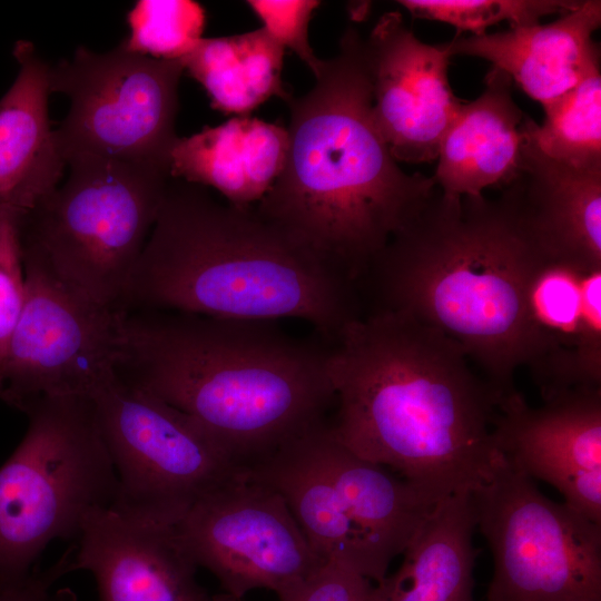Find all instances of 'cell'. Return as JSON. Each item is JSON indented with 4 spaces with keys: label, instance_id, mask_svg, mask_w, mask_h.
<instances>
[{
    "label": "cell",
    "instance_id": "f546056e",
    "mask_svg": "<svg viewBox=\"0 0 601 601\" xmlns=\"http://www.w3.org/2000/svg\"><path fill=\"white\" fill-rule=\"evenodd\" d=\"M72 548L43 571L31 573L21 583L0 590V601H71L67 590L55 588L61 577L72 571Z\"/></svg>",
    "mask_w": 601,
    "mask_h": 601
},
{
    "label": "cell",
    "instance_id": "e0dca14e",
    "mask_svg": "<svg viewBox=\"0 0 601 601\" xmlns=\"http://www.w3.org/2000/svg\"><path fill=\"white\" fill-rule=\"evenodd\" d=\"M321 470L319 491L326 510L348 528L373 568L376 582L387 577L435 505L386 467L368 462L347 447L322 422L309 432Z\"/></svg>",
    "mask_w": 601,
    "mask_h": 601
},
{
    "label": "cell",
    "instance_id": "6da1fadb",
    "mask_svg": "<svg viewBox=\"0 0 601 601\" xmlns=\"http://www.w3.org/2000/svg\"><path fill=\"white\" fill-rule=\"evenodd\" d=\"M470 364L456 343L408 315L355 318L332 345L334 436L431 505L472 493L499 456L492 433L504 395Z\"/></svg>",
    "mask_w": 601,
    "mask_h": 601
},
{
    "label": "cell",
    "instance_id": "2e32d148",
    "mask_svg": "<svg viewBox=\"0 0 601 601\" xmlns=\"http://www.w3.org/2000/svg\"><path fill=\"white\" fill-rule=\"evenodd\" d=\"M77 538L72 571L93 575L99 601L210 600L173 526L105 506L87 515Z\"/></svg>",
    "mask_w": 601,
    "mask_h": 601
},
{
    "label": "cell",
    "instance_id": "4316f807",
    "mask_svg": "<svg viewBox=\"0 0 601 601\" xmlns=\"http://www.w3.org/2000/svg\"><path fill=\"white\" fill-rule=\"evenodd\" d=\"M414 18L435 20L471 31L486 33L491 26L503 21L511 27L540 23L541 18L573 10L577 0H400Z\"/></svg>",
    "mask_w": 601,
    "mask_h": 601
},
{
    "label": "cell",
    "instance_id": "4fadbf2b",
    "mask_svg": "<svg viewBox=\"0 0 601 601\" xmlns=\"http://www.w3.org/2000/svg\"><path fill=\"white\" fill-rule=\"evenodd\" d=\"M374 125L394 159H437L441 140L463 102L449 81L451 56L443 43L415 37L397 11L380 17L363 40Z\"/></svg>",
    "mask_w": 601,
    "mask_h": 601
},
{
    "label": "cell",
    "instance_id": "52a82bcc",
    "mask_svg": "<svg viewBox=\"0 0 601 601\" xmlns=\"http://www.w3.org/2000/svg\"><path fill=\"white\" fill-rule=\"evenodd\" d=\"M66 183L20 219L21 250L89 300L121 311L147 243L169 168L81 156Z\"/></svg>",
    "mask_w": 601,
    "mask_h": 601
},
{
    "label": "cell",
    "instance_id": "44dd1931",
    "mask_svg": "<svg viewBox=\"0 0 601 601\" xmlns=\"http://www.w3.org/2000/svg\"><path fill=\"white\" fill-rule=\"evenodd\" d=\"M12 53L18 75L0 99V203L24 213L59 186L66 161L49 119L51 67L30 41Z\"/></svg>",
    "mask_w": 601,
    "mask_h": 601
},
{
    "label": "cell",
    "instance_id": "30bf717a",
    "mask_svg": "<svg viewBox=\"0 0 601 601\" xmlns=\"http://www.w3.org/2000/svg\"><path fill=\"white\" fill-rule=\"evenodd\" d=\"M179 60L134 53L122 47L95 52L78 47L50 69V89L70 100L55 136L67 164L91 156L169 168L178 136Z\"/></svg>",
    "mask_w": 601,
    "mask_h": 601
},
{
    "label": "cell",
    "instance_id": "8992f818",
    "mask_svg": "<svg viewBox=\"0 0 601 601\" xmlns=\"http://www.w3.org/2000/svg\"><path fill=\"white\" fill-rule=\"evenodd\" d=\"M23 412L26 435L0 467V590L24 581L53 540L77 538L117 492L92 398L43 396Z\"/></svg>",
    "mask_w": 601,
    "mask_h": 601
},
{
    "label": "cell",
    "instance_id": "4dcf8cb0",
    "mask_svg": "<svg viewBox=\"0 0 601 601\" xmlns=\"http://www.w3.org/2000/svg\"><path fill=\"white\" fill-rule=\"evenodd\" d=\"M354 601H387V588L385 580L382 583H372Z\"/></svg>",
    "mask_w": 601,
    "mask_h": 601
},
{
    "label": "cell",
    "instance_id": "8fae6325",
    "mask_svg": "<svg viewBox=\"0 0 601 601\" xmlns=\"http://www.w3.org/2000/svg\"><path fill=\"white\" fill-rule=\"evenodd\" d=\"M26 302L0 366V400L92 398L117 378L124 312L93 303L22 254Z\"/></svg>",
    "mask_w": 601,
    "mask_h": 601
},
{
    "label": "cell",
    "instance_id": "5b68a950",
    "mask_svg": "<svg viewBox=\"0 0 601 601\" xmlns=\"http://www.w3.org/2000/svg\"><path fill=\"white\" fill-rule=\"evenodd\" d=\"M541 249L504 193L440 189L371 266L377 308L411 316L456 343L500 394L525 365V293Z\"/></svg>",
    "mask_w": 601,
    "mask_h": 601
},
{
    "label": "cell",
    "instance_id": "7c38bea8",
    "mask_svg": "<svg viewBox=\"0 0 601 601\" xmlns=\"http://www.w3.org/2000/svg\"><path fill=\"white\" fill-rule=\"evenodd\" d=\"M197 566L240 600L255 589L280 598L326 562L311 548L284 497L245 469L197 501L173 526Z\"/></svg>",
    "mask_w": 601,
    "mask_h": 601
},
{
    "label": "cell",
    "instance_id": "cb8c5ba5",
    "mask_svg": "<svg viewBox=\"0 0 601 601\" xmlns=\"http://www.w3.org/2000/svg\"><path fill=\"white\" fill-rule=\"evenodd\" d=\"M284 55L285 48L262 27L203 38L179 61L203 86L214 109L248 116L273 96L286 102L293 99L282 79Z\"/></svg>",
    "mask_w": 601,
    "mask_h": 601
},
{
    "label": "cell",
    "instance_id": "ac0fdd59",
    "mask_svg": "<svg viewBox=\"0 0 601 601\" xmlns=\"http://www.w3.org/2000/svg\"><path fill=\"white\" fill-rule=\"evenodd\" d=\"M601 24V1L583 0L546 24L510 27L495 33L460 37L443 43L451 57L482 58L544 105L573 88L600 62L593 33Z\"/></svg>",
    "mask_w": 601,
    "mask_h": 601
},
{
    "label": "cell",
    "instance_id": "83f0119b",
    "mask_svg": "<svg viewBox=\"0 0 601 601\" xmlns=\"http://www.w3.org/2000/svg\"><path fill=\"white\" fill-rule=\"evenodd\" d=\"M23 211L0 203V366L26 302V275L20 242Z\"/></svg>",
    "mask_w": 601,
    "mask_h": 601
},
{
    "label": "cell",
    "instance_id": "f1b7e54d",
    "mask_svg": "<svg viewBox=\"0 0 601 601\" xmlns=\"http://www.w3.org/2000/svg\"><path fill=\"white\" fill-rule=\"evenodd\" d=\"M263 21V28L285 49L293 50L317 78L325 60L317 58L309 45L308 26L317 0H248Z\"/></svg>",
    "mask_w": 601,
    "mask_h": 601
},
{
    "label": "cell",
    "instance_id": "7402d4cb",
    "mask_svg": "<svg viewBox=\"0 0 601 601\" xmlns=\"http://www.w3.org/2000/svg\"><path fill=\"white\" fill-rule=\"evenodd\" d=\"M288 144L287 128L235 116L178 137L169 154L170 177L210 187L236 207H253L283 171Z\"/></svg>",
    "mask_w": 601,
    "mask_h": 601
},
{
    "label": "cell",
    "instance_id": "277c9868",
    "mask_svg": "<svg viewBox=\"0 0 601 601\" xmlns=\"http://www.w3.org/2000/svg\"><path fill=\"white\" fill-rule=\"evenodd\" d=\"M121 311L224 319L297 318L334 344L355 318L354 285L255 207L171 178L131 274Z\"/></svg>",
    "mask_w": 601,
    "mask_h": 601
},
{
    "label": "cell",
    "instance_id": "9c48e42d",
    "mask_svg": "<svg viewBox=\"0 0 601 601\" xmlns=\"http://www.w3.org/2000/svg\"><path fill=\"white\" fill-rule=\"evenodd\" d=\"M472 499L493 558L486 601H601V525L548 499L500 453Z\"/></svg>",
    "mask_w": 601,
    "mask_h": 601
},
{
    "label": "cell",
    "instance_id": "1f68e13d",
    "mask_svg": "<svg viewBox=\"0 0 601 601\" xmlns=\"http://www.w3.org/2000/svg\"><path fill=\"white\" fill-rule=\"evenodd\" d=\"M209 601H240V600H236V599L225 594V595H218V597H210Z\"/></svg>",
    "mask_w": 601,
    "mask_h": 601
},
{
    "label": "cell",
    "instance_id": "603a6c76",
    "mask_svg": "<svg viewBox=\"0 0 601 601\" xmlns=\"http://www.w3.org/2000/svg\"><path fill=\"white\" fill-rule=\"evenodd\" d=\"M475 529L471 492L436 503L385 578L387 601H474Z\"/></svg>",
    "mask_w": 601,
    "mask_h": 601
},
{
    "label": "cell",
    "instance_id": "ffe728a7",
    "mask_svg": "<svg viewBox=\"0 0 601 601\" xmlns=\"http://www.w3.org/2000/svg\"><path fill=\"white\" fill-rule=\"evenodd\" d=\"M485 88L462 102L439 148L433 177L449 196H481L487 187H505L520 170L524 114L512 97V80L491 68Z\"/></svg>",
    "mask_w": 601,
    "mask_h": 601
},
{
    "label": "cell",
    "instance_id": "484cf974",
    "mask_svg": "<svg viewBox=\"0 0 601 601\" xmlns=\"http://www.w3.org/2000/svg\"><path fill=\"white\" fill-rule=\"evenodd\" d=\"M205 10L190 0H139L127 14L125 50L162 60H180L203 39Z\"/></svg>",
    "mask_w": 601,
    "mask_h": 601
},
{
    "label": "cell",
    "instance_id": "7a4b0ae2",
    "mask_svg": "<svg viewBox=\"0 0 601 601\" xmlns=\"http://www.w3.org/2000/svg\"><path fill=\"white\" fill-rule=\"evenodd\" d=\"M319 339L273 321L124 313L117 375L191 416L248 466L324 422L335 394L332 345Z\"/></svg>",
    "mask_w": 601,
    "mask_h": 601
},
{
    "label": "cell",
    "instance_id": "5bb4252c",
    "mask_svg": "<svg viewBox=\"0 0 601 601\" xmlns=\"http://www.w3.org/2000/svg\"><path fill=\"white\" fill-rule=\"evenodd\" d=\"M525 304L524 366L543 401L601 388V262L541 250Z\"/></svg>",
    "mask_w": 601,
    "mask_h": 601
},
{
    "label": "cell",
    "instance_id": "d4e9b609",
    "mask_svg": "<svg viewBox=\"0 0 601 601\" xmlns=\"http://www.w3.org/2000/svg\"><path fill=\"white\" fill-rule=\"evenodd\" d=\"M542 125L524 116L523 134L546 157L581 170L601 169L600 62L569 91L542 105Z\"/></svg>",
    "mask_w": 601,
    "mask_h": 601
},
{
    "label": "cell",
    "instance_id": "9a60e30c",
    "mask_svg": "<svg viewBox=\"0 0 601 601\" xmlns=\"http://www.w3.org/2000/svg\"><path fill=\"white\" fill-rule=\"evenodd\" d=\"M492 435L514 469L554 486L565 505L601 525V388L572 391L539 408L509 393Z\"/></svg>",
    "mask_w": 601,
    "mask_h": 601
},
{
    "label": "cell",
    "instance_id": "d6986e66",
    "mask_svg": "<svg viewBox=\"0 0 601 601\" xmlns=\"http://www.w3.org/2000/svg\"><path fill=\"white\" fill-rule=\"evenodd\" d=\"M520 170L503 193L539 248L601 262V169L543 155L523 134Z\"/></svg>",
    "mask_w": 601,
    "mask_h": 601
},
{
    "label": "cell",
    "instance_id": "ba28073f",
    "mask_svg": "<svg viewBox=\"0 0 601 601\" xmlns=\"http://www.w3.org/2000/svg\"><path fill=\"white\" fill-rule=\"evenodd\" d=\"M92 402L117 477L111 506L131 516L174 526L245 467L191 416L118 375Z\"/></svg>",
    "mask_w": 601,
    "mask_h": 601
},
{
    "label": "cell",
    "instance_id": "3957f363",
    "mask_svg": "<svg viewBox=\"0 0 601 601\" xmlns=\"http://www.w3.org/2000/svg\"><path fill=\"white\" fill-rule=\"evenodd\" d=\"M363 40L348 27L315 86L288 102L286 162L254 206L353 285L439 190L404 171L377 131Z\"/></svg>",
    "mask_w": 601,
    "mask_h": 601
}]
</instances>
